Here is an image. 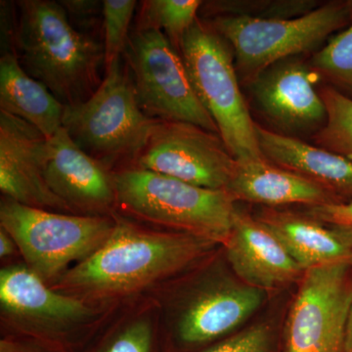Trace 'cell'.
I'll use <instances>...</instances> for the list:
<instances>
[{
	"label": "cell",
	"instance_id": "cell-1",
	"mask_svg": "<svg viewBox=\"0 0 352 352\" xmlns=\"http://www.w3.org/2000/svg\"><path fill=\"white\" fill-rule=\"evenodd\" d=\"M14 52L21 66L65 106L87 100L101 85L103 44L78 31L59 1L16 2Z\"/></svg>",
	"mask_w": 352,
	"mask_h": 352
},
{
	"label": "cell",
	"instance_id": "cell-2",
	"mask_svg": "<svg viewBox=\"0 0 352 352\" xmlns=\"http://www.w3.org/2000/svg\"><path fill=\"white\" fill-rule=\"evenodd\" d=\"M215 245L191 234L142 230L119 219L104 245L66 271L59 286L87 295L131 293L184 270Z\"/></svg>",
	"mask_w": 352,
	"mask_h": 352
},
{
	"label": "cell",
	"instance_id": "cell-3",
	"mask_svg": "<svg viewBox=\"0 0 352 352\" xmlns=\"http://www.w3.org/2000/svg\"><path fill=\"white\" fill-rule=\"evenodd\" d=\"M126 67L120 60L105 71L89 98L65 106L62 122L72 141L112 173L134 166L159 122L139 107Z\"/></svg>",
	"mask_w": 352,
	"mask_h": 352
},
{
	"label": "cell",
	"instance_id": "cell-4",
	"mask_svg": "<svg viewBox=\"0 0 352 352\" xmlns=\"http://www.w3.org/2000/svg\"><path fill=\"white\" fill-rule=\"evenodd\" d=\"M117 206L143 221L224 244L236 201L226 190L194 186L153 171L127 168L113 173Z\"/></svg>",
	"mask_w": 352,
	"mask_h": 352
},
{
	"label": "cell",
	"instance_id": "cell-5",
	"mask_svg": "<svg viewBox=\"0 0 352 352\" xmlns=\"http://www.w3.org/2000/svg\"><path fill=\"white\" fill-rule=\"evenodd\" d=\"M179 54L194 91L230 154L238 162L266 160L256 138V122L241 91L229 43L207 21L198 18L185 34Z\"/></svg>",
	"mask_w": 352,
	"mask_h": 352
},
{
	"label": "cell",
	"instance_id": "cell-6",
	"mask_svg": "<svg viewBox=\"0 0 352 352\" xmlns=\"http://www.w3.org/2000/svg\"><path fill=\"white\" fill-rule=\"evenodd\" d=\"M204 20L231 46L241 85L248 87L273 64L318 51L332 34L351 25L352 0L324 2L312 12L295 19L214 17Z\"/></svg>",
	"mask_w": 352,
	"mask_h": 352
},
{
	"label": "cell",
	"instance_id": "cell-7",
	"mask_svg": "<svg viewBox=\"0 0 352 352\" xmlns=\"http://www.w3.org/2000/svg\"><path fill=\"white\" fill-rule=\"evenodd\" d=\"M0 223L44 282L60 279L74 261L87 259L110 237L116 221L107 217L61 214L2 199Z\"/></svg>",
	"mask_w": 352,
	"mask_h": 352
},
{
	"label": "cell",
	"instance_id": "cell-8",
	"mask_svg": "<svg viewBox=\"0 0 352 352\" xmlns=\"http://www.w3.org/2000/svg\"><path fill=\"white\" fill-rule=\"evenodd\" d=\"M124 55L139 107L148 118L189 122L219 134L194 91L182 55L163 32L134 29Z\"/></svg>",
	"mask_w": 352,
	"mask_h": 352
},
{
	"label": "cell",
	"instance_id": "cell-9",
	"mask_svg": "<svg viewBox=\"0 0 352 352\" xmlns=\"http://www.w3.org/2000/svg\"><path fill=\"white\" fill-rule=\"evenodd\" d=\"M352 263L303 272L285 326V352H344L352 305Z\"/></svg>",
	"mask_w": 352,
	"mask_h": 352
},
{
	"label": "cell",
	"instance_id": "cell-10",
	"mask_svg": "<svg viewBox=\"0 0 352 352\" xmlns=\"http://www.w3.org/2000/svg\"><path fill=\"white\" fill-rule=\"evenodd\" d=\"M219 134L182 122H159L132 168L212 190H226L237 166Z\"/></svg>",
	"mask_w": 352,
	"mask_h": 352
},
{
	"label": "cell",
	"instance_id": "cell-11",
	"mask_svg": "<svg viewBox=\"0 0 352 352\" xmlns=\"http://www.w3.org/2000/svg\"><path fill=\"white\" fill-rule=\"evenodd\" d=\"M319 83L308 60L296 56L273 64L248 88L256 110L273 131L289 138H312L327 122Z\"/></svg>",
	"mask_w": 352,
	"mask_h": 352
},
{
	"label": "cell",
	"instance_id": "cell-12",
	"mask_svg": "<svg viewBox=\"0 0 352 352\" xmlns=\"http://www.w3.org/2000/svg\"><path fill=\"white\" fill-rule=\"evenodd\" d=\"M50 139L25 120L0 111V189L30 207L74 214L48 189L44 168Z\"/></svg>",
	"mask_w": 352,
	"mask_h": 352
},
{
	"label": "cell",
	"instance_id": "cell-13",
	"mask_svg": "<svg viewBox=\"0 0 352 352\" xmlns=\"http://www.w3.org/2000/svg\"><path fill=\"white\" fill-rule=\"evenodd\" d=\"M43 176L48 189L75 214L103 217L117 206L112 171L82 151L63 127L50 139Z\"/></svg>",
	"mask_w": 352,
	"mask_h": 352
},
{
	"label": "cell",
	"instance_id": "cell-14",
	"mask_svg": "<svg viewBox=\"0 0 352 352\" xmlns=\"http://www.w3.org/2000/svg\"><path fill=\"white\" fill-rule=\"evenodd\" d=\"M223 245L240 281L261 291L294 283L305 272L267 227L239 208Z\"/></svg>",
	"mask_w": 352,
	"mask_h": 352
},
{
	"label": "cell",
	"instance_id": "cell-15",
	"mask_svg": "<svg viewBox=\"0 0 352 352\" xmlns=\"http://www.w3.org/2000/svg\"><path fill=\"white\" fill-rule=\"evenodd\" d=\"M264 292L239 282H224L201 292L180 316L177 337L198 346L239 327L261 307Z\"/></svg>",
	"mask_w": 352,
	"mask_h": 352
},
{
	"label": "cell",
	"instance_id": "cell-16",
	"mask_svg": "<svg viewBox=\"0 0 352 352\" xmlns=\"http://www.w3.org/2000/svg\"><path fill=\"white\" fill-rule=\"evenodd\" d=\"M256 138L270 163L307 178L340 203L352 201V162L335 153L256 124Z\"/></svg>",
	"mask_w": 352,
	"mask_h": 352
},
{
	"label": "cell",
	"instance_id": "cell-17",
	"mask_svg": "<svg viewBox=\"0 0 352 352\" xmlns=\"http://www.w3.org/2000/svg\"><path fill=\"white\" fill-rule=\"evenodd\" d=\"M0 302L7 314L44 326L80 323L94 314L82 300L48 288L36 273L23 265L1 270Z\"/></svg>",
	"mask_w": 352,
	"mask_h": 352
},
{
	"label": "cell",
	"instance_id": "cell-18",
	"mask_svg": "<svg viewBox=\"0 0 352 352\" xmlns=\"http://www.w3.org/2000/svg\"><path fill=\"white\" fill-rule=\"evenodd\" d=\"M226 191L236 201L261 204L265 208L289 205L311 208L340 203L318 185L267 160L238 162Z\"/></svg>",
	"mask_w": 352,
	"mask_h": 352
},
{
	"label": "cell",
	"instance_id": "cell-19",
	"mask_svg": "<svg viewBox=\"0 0 352 352\" xmlns=\"http://www.w3.org/2000/svg\"><path fill=\"white\" fill-rule=\"evenodd\" d=\"M256 217L276 236L303 271L327 264L352 263L351 245L307 212L264 208Z\"/></svg>",
	"mask_w": 352,
	"mask_h": 352
},
{
	"label": "cell",
	"instance_id": "cell-20",
	"mask_svg": "<svg viewBox=\"0 0 352 352\" xmlns=\"http://www.w3.org/2000/svg\"><path fill=\"white\" fill-rule=\"evenodd\" d=\"M0 111L25 120L50 139L62 129L65 105L25 71L12 51L0 59Z\"/></svg>",
	"mask_w": 352,
	"mask_h": 352
},
{
	"label": "cell",
	"instance_id": "cell-21",
	"mask_svg": "<svg viewBox=\"0 0 352 352\" xmlns=\"http://www.w3.org/2000/svg\"><path fill=\"white\" fill-rule=\"evenodd\" d=\"M324 2L319 0H217L203 1L204 18L245 17L261 20H289L312 12Z\"/></svg>",
	"mask_w": 352,
	"mask_h": 352
},
{
	"label": "cell",
	"instance_id": "cell-22",
	"mask_svg": "<svg viewBox=\"0 0 352 352\" xmlns=\"http://www.w3.org/2000/svg\"><path fill=\"white\" fill-rule=\"evenodd\" d=\"M200 0H146L141 4L135 29L163 32L179 52L185 34L198 19Z\"/></svg>",
	"mask_w": 352,
	"mask_h": 352
},
{
	"label": "cell",
	"instance_id": "cell-23",
	"mask_svg": "<svg viewBox=\"0 0 352 352\" xmlns=\"http://www.w3.org/2000/svg\"><path fill=\"white\" fill-rule=\"evenodd\" d=\"M322 85L352 101V24L308 60Z\"/></svg>",
	"mask_w": 352,
	"mask_h": 352
},
{
	"label": "cell",
	"instance_id": "cell-24",
	"mask_svg": "<svg viewBox=\"0 0 352 352\" xmlns=\"http://www.w3.org/2000/svg\"><path fill=\"white\" fill-rule=\"evenodd\" d=\"M319 94L327 111V122L312 141L317 147L352 162V101L323 85Z\"/></svg>",
	"mask_w": 352,
	"mask_h": 352
},
{
	"label": "cell",
	"instance_id": "cell-25",
	"mask_svg": "<svg viewBox=\"0 0 352 352\" xmlns=\"http://www.w3.org/2000/svg\"><path fill=\"white\" fill-rule=\"evenodd\" d=\"M135 0H105L102 2L104 22L105 71L122 60L129 41Z\"/></svg>",
	"mask_w": 352,
	"mask_h": 352
},
{
	"label": "cell",
	"instance_id": "cell-26",
	"mask_svg": "<svg viewBox=\"0 0 352 352\" xmlns=\"http://www.w3.org/2000/svg\"><path fill=\"white\" fill-rule=\"evenodd\" d=\"M272 340L271 326L259 323L201 352H271Z\"/></svg>",
	"mask_w": 352,
	"mask_h": 352
},
{
	"label": "cell",
	"instance_id": "cell-27",
	"mask_svg": "<svg viewBox=\"0 0 352 352\" xmlns=\"http://www.w3.org/2000/svg\"><path fill=\"white\" fill-rule=\"evenodd\" d=\"M305 212L332 229L352 247V201L307 208Z\"/></svg>",
	"mask_w": 352,
	"mask_h": 352
},
{
	"label": "cell",
	"instance_id": "cell-28",
	"mask_svg": "<svg viewBox=\"0 0 352 352\" xmlns=\"http://www.w3.org/2000/svg\"><path fill=\"white\" fill-rule=\"evenodd\" d=\"M152 347L151 325L140 320L124 329L101 352H152Z\"/></svg>",
	"mask_w": 352,
	"mask_h": 352
},
{
	"label": "cell",
	"instance_id": "cell-29",
	"mask_svg": "<svg viewBox=\"0 0 352 352\" xmlns=\"http://www.w3.org/2000/svg\"><path fill=\"white\" fill-rule=\"evenodd\" d=\"M60 4L64 7L67 13L76 14L78 17H87L91 16L92 14L96 12L98 8L99 2L97 1H59Z\"/></svg>",
	"mask_w": 352,
	"mask_h": 352
},
{
	"label": "cell",
	"instance_id": "cell-30",
	"mask_svg": "<svg viewBox=\"0 0 352 352\" xmlns=\"http://www.w3.org/2000/svg\"><path fill=\"white\" fill-rule=\"evenodd\" d=\"M16 248L18 247L15 241L4 229L1 228L0 230V256L1 258L12 256L16 251Z\"/></svg>",
	"mask_w": 352,
	"mask_h": 352
},
{
	"label": "cell",
	"instance_id": "cell-31",
	"mask_svg": "<svg viewBox=\"0 0 352 352\" xmlns=\"http://www.w3.org/2000/svg\"><path fill=\"white\" fill-rule=\"evenodd\" d=\"M344 352H352V305L347 318L344 335Z\"/></svg>",
	"mask_w": 352,
	"mask_h": 352
},
{
	"label": "cell",
	"instance_id": "cell-32",
	"mask_svg": "<svg viewBox=\"0 0 352 352\" xmlns=\"http://www.w3.org/2000/svg\"><path fill=\"white\" fill-rule=\"evenodd\" d=\"M1 352H32L25 351V349H21L20 347L15 346L9 342H1Z\"/></svg>",
	"mask_w": 352,
	"mask_h": 352
}]
</instances>
